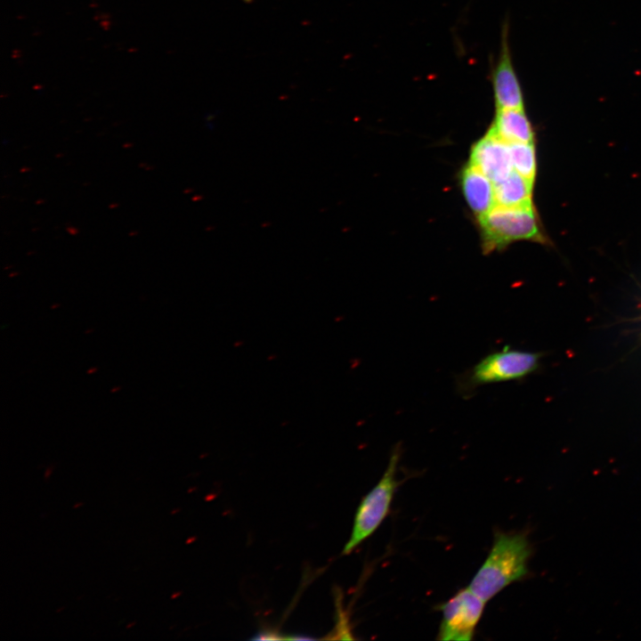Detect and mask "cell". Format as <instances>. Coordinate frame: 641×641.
Returning a JSON list of instances; mask_svg holds the SVG:
<instances>
[{
    "label": "cell",
    "mask_w": 641,
    "mask_h": 641,
    "mask_svg": "<svg viewBox=\"0 0 641 641\" xmlns=\"http://www.w3.org/2000/svg\"><path fill=\"white\" fill-rule=\"evenodd\" d=\"M485 603L467 587L438 605V609L442 612V621L437 638L471 640L483 615Z\"/></svg>",
    "instance_id": "obj_5"
},
{
    "label": "cell",
    "mask_w": 641,
    "mask_h": 641,
    "mask_svg": "<svg viewBox=\"0 0 641 641\" xmlns=\"http://www.w3.org/2000/svg\"><path fill=\"white\" fill-rule=\"evenodd\" d=\"M532 188L533 181L513 170L505 179L494 183L495 203L507 207L531 206Z\"/></svg>",
    "instance_id": "obj_10"
},
{
    "label": "cell",
    "mask_w": 641,
    "mask_h": 641,
    "mask_svg": "<svg viewBox=\"0 0 641 641\" xmlns=\"http://www.w3.org/2000/svg\"><path fill=\"white\" fill-rule=\"evenodd\" d=\"M478 222L485 252L504 248L517 240L544 242L532 205L507 207L496 204L478 217Z\"/></svg>",
    "instance_id": "obj_3"
},
{
    "label": "cell",
    "mask_w": 641,
    "mask_h": 641,
    "mask_svg": "<svg viewBox=\"0 0 641 641\" xmlns=\"http://www.w3.org/2000/svg\"><path fill=\"white\" fill-rule=\"evenodd\" d=\"M531 553L524 534L496 532L491 549L468 588L487 602L527 574Z\"/></svg>",
    "instance_id": "obj_1"
},
{
    "label": "cell",
    "mask_w": 641,
    "mask_h": 641,
    "mask_svg": "<svg viewBox=\"0 0 641 641\" xmlns=\"http://www.w3.org/2000/svg\"><path fill=\"white\" fill-rule=\"evenodd\" d=\"M252 639L257 640H274V639H288V636L281 635L272 629H262L258 631Z\"/></svg>",
    "instance_id": "obj_12"
},
{
    "label": "cell",
    "mask_w": 641,
    "mask_h": 641,
    "mask_svg": "<svg viewBox=\"0 0 641 641\" xmlns=\"http://www.w3.org/2000/svg\"><path fill=\"white\" fill-rule=\"evenodd\" d=\"M540 354L505 346L480 360L457 378V391L470 396L477 388L495 383L520 379L539 366Z\"/></svg>",
    "instance_id": "obj_2"
},
{
    "label": "cell",
    "mask_w": 641,
    "mask_h": 641,
    "mask_svg": "<svg viewBox=\"0 0 641 641\" xmlns=\"http://www.w3.org/2000/svg\"><path fill=\"white\" fill-rule=\"evenodd\" d=\"M461 185L468 206L478 217L495 206L494 183L470 163L462 171Z\"/></svg>",
    "instance_id": "obj_8"
},
{
    "label": "cell",
    "mask_w": 641,
    "mask_h": 641,
    "mask_svg": "<svg viewBox=\"0 0 641 641\" xmlns=\"http://www.w3.org/2000/svg\"><path fill=\"white\" fill-rule=\"evenodd\" d=\"M507 143L533 142V130L523 110H497L489 129Z\"/></svg>",
    "instance_id": "obj_9"
},
{
    "label": "cell",
    "mask_w": 641,
    "mask_h": 641,
    "mask_svg": "<svg viewBox=\"0 0 641 641\" xmlns=\"http://www.w3.org/2000/svg\"><path fill=\"white\" fill-rule=\"evenodd\" d=\"M508 144L513 170L534 182L536 158L533 142H512Z\"/></svg>",
    "instance_id": "obj_11"
},
{
    "label": "cell",
    "mask_w": 641,
    "mask_h": 641,
    "mask_svg": "<svg viewBox=\"0 0 641 641\" xmlns=\"http://www.w3.org/2000/svg\"><path fill=\"white\" fill-rule=\"evenodd\" d=\"M491 78L497 110L523 109V92L512 61L507 24L502 28L499 53Z\"/></svg>",
    "instance_id": "obj_6"
},
{
    "label": "cell",
    "mask_w": 641,
    "mask_h": 641,
    "mask_svg": "<svg viewBox=\"0 0 641 641\" xmlns=\"http://www.w3.org/2000/svg\"><path fill=\"white\" fill-rule=\"evenodd\" d=\"M401 447L394 448L387 467L378 483L362 498L353 518L351 536L343 548V555L352 553L379 527L387 515L394 495L399 485L396 480Z\"/></svg>",
    "instance_id": "obj_4"
},
{
    "label": "cell",
    "mask_w": 641,
    "mask_h": 641,
    "mask_svg": "<svg viewBox=\"0 0 641 641\" xmlns=\"http://www.w3.org/2000/svg\"><path fill=\"white\" fill-rule=\"evenodd\" d=\"M470 164L494 183L502 181L513 171L509 144L488 130L487 134L473 145Z\"/></svg>",
    "instance_id": "obj_7"
}]
</instances>
